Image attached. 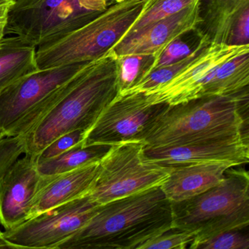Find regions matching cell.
Listing matches in <instances>:
<instances>
[{"instance_id":"9","label":"cell","mask_w":249,"mask_h":249,"mask_svg":"<svg viewBox=\"0 0 249 249\" xmlns=\"http://www.w3.org/2000/svg\"><path fill=\"white\" fill-rule=\"evenodd\" d=\"M99 206L88 194L2 232L16 249H57L62 242L73 235L91 219Z\"/></svg>"},{"instance_id":"23","label":"cell","mask_w":249,"mask_h":249,"mask_svg":"<svg viewBox=\"0 0 249 249\" xmlns=\"http://www.w3.org/2000/svg\"><path fill=\"white\" fill-rule=\"evenodd\" d=\"M249 227L221 231L202 242L196 249H249Z\"/></svg>"},{"instance_id":"17","label":"cell","mask_w":249,"mask_h":249,"mask_svg":"<svg viewBox=\"0 0 249 249\" xmlns=\"http://www.w3.org/2000/svg\"><path fill=\"white\" fill-rule=\"evenodd\" d=\"M170 167V175L160 187L170 202H178L216 186L231 166L226 163L200 162Z\"/></svg>"},{"instance_id":"25","label":"cell","mask_w":249,"mask_h":249,"mask_svg":"<svg viewBox=\"0 0 249 249\" xmlns=\"http://www.w3.org/2000/svg\"><path fill=\"white\" fill-rule=\"evenodd\" d=\"M86 132L82 129H78L61 135L36 156L37 161L55 158L71 148L83 143Z\"/></svg>"},{"instance_id":"21","label":"cell","mask_w":249,"mask_h":249,"mask_svg":"<svg viewBox=\"0 0 249 249\" xmlns=\"http://www.w3.org/2000/svg\"><path fill=\"white\" fill-rule=\"evenodd\" d=\"M196 1L199 0H151L146 9L130 27L124 37L138 33L156 21L180 12Z\"/></svg>"},{"instance_id":"4","label":"cell","mask_w":249,"mask_h":249,"mask_svg":"<svg viewBox=\"0 0 249 249\" xmlns=\"http://www.w3.org/2000/svg\"><path fill=\"white\" fill-rule=\"evenodd\" d=\"M172 228L195 233L189 249L221 231L249 227V176L240 166L227 169L224 178L206 192L171 202Z\"/></svg>"},{"instance_id":"16","label":"cell","mask_w":249,"mask_h":249,"mask_svg":"<svg viewBox=\"0 0 249 249\" xmlns=\"http://www.w3.org/2000/svg\"><path fill=\"white\" fill-rule=\"evenodd\" d=\"M100 170V161L59 174L41 176L30 218L88 195Z\"/></svg>"},{"instance_id":"20","label":"cell","mask_w":249,"mask_h":249,"mask_svg":"<svg viewBox=\"0 0 249 249\" xmlns=\"http://www.w3.org/2000/svg\"><path fill=\"white\" fill-rule=\"evenodd\" d=\"M208 43L202 39H199V43L192 53L183 58L181 60L157 68L151 72H147L143 75L133 87L119 94H134V93H145L161 84H164L167 81L178 75L180 72L186 69L194 60L196 56L200 53L201 51L208 46Z\"/></svg>"},{"instance_id":"3","label":"cell","mask_w":249,"mask_h":249,"mask_svg":"<svg viewBox=\"0 0 249 249\" xmlns=\"http://www.w3.org/2000/svg\"><path fill=\"white\" fill-rule=\"evenodd\" d=\"M119 91L118 56L111 49L100 59L87 64L68 94L24 136L25 154L36 157L68 132L78 129L87 132Z\"/></svg>"},{"instance_id":"1","label":"cell","mask_w":249,"mask_h":249,"mask_svg":"<svg viewBox=\"0 0 249 249\" xmlns=\"http://www.w3.org/2000/svg\"><path fill=\"white\" fill-rule=\"evenodd\" d=\"M172 226L171 202L157 186L100 205L57 249H138Z\"/></svg>"},{"instance_id":"15","label":"cell","mask_w":249,"mask_h":249,"mask_svg":"<svg viewBox=\"0 0 249 249\" xmlns=\"http://www.w3.org/2000/svg\"><path fill=\"white\" fill-rule=\"evenodd\" d=\"M199 1L124 37L112 50L117 56L142 55L156 57L173 40L196 29L200 22Z\"/></svg>"},{"instance_id":"26","label":"cell","mask_w":249,"mask_h":249,"mask_svg":"<svg viewBox=\"0 0 249 249\" xmlns=\"http://www.w3.org/2000/svg\"><path fill=\"white\" fill-rule=\"evenodd\" d=\"M25 153L24 136L5 137L0 139V178Z\"/></svg>"},{"instance_id":"29","label":"cell","mask_w":249,"mask_h":249,"mask_svg":"<svg viewBox=\"0 0 249 249\" xmlns=\"http://www.w3.org/2000/svg\"><path fill=\"white\" fill-rule=\"evenodd\" d=\"M11 5H5L0 8V41L5 36V27L8 22V10Z\"/></svg>"},{"instance_id":"2","label":"cell","mask_w":249,"mask_h":249,"mask_svg":"<svg viewBox=\"0 0 249 249\" xmlns=\"http://www.w3.org/2000/svg\"><path fill=\"white\" fill-rule=\"evenodd\" d=\"M249 87L169 105L147 131L145 146L189 145L241 136L249 140Z\"/></svg>"},{"instance_id":"12","label":"cell","mask_w":249,"mask_h":249,"mask_svg":"<svg viewBox=\"0 0 249 249\" xmlns=\"http://www.w3.org/2000/svg\"><path fill=\"white\" fill-rule=\"evenodd\" d=\"M36 156L24 154L0 178V225L14 228L30 219L41 175Z\"/></svg>"},{"instance_id":"8","label":"cell","mask_w":249,"mask_h":249,"mask_svg":"<svg viewBox=\"0 0 249 249\" xmlns=\"http://www.w3.org/2000/svg\"><path fill=\"white\" fill-rule=\"evenodd\" d=\"M100 13L84 9L78 0H14L5 36H18L37 47L80 28Z\"/></svg>"},{"instance_id":"19","label":"cell","mask_w":249,"mask_h":249,"mask_svg":"<svg viewBox=\"0 0 249 249\" xmlns=\"http://www.w3.org/2000/svg\"><path fill=\"white\" fill-rule=\"evenodd\" d=\"M112 145L79 144L55 158L37 161V168L41 176H51L71 171L90 163L100 161Z\"/></svg>"},{"instance_id":"31","label":"cell","mask_w":249,"mask_h":249,"mask_svg":"<svg viewBox=\"0 0 249 249\" xmlns=\"http://www.w3.org/2000/svg\"><path fill=\"white\" fill-rule=\"evenodd\" d=\"M14 2V0H0V8L5 5H11Z\"/></svg>"},{"instance_id":"22","label":"cell","mask_w":249,"mask_h":249,"mask_svg":"<svg viewBox=\"0 0 249 249\" xmlns=\"http://www.w3.org/2000/svg\"><path fill=\"white\" fill-rule=\"evenodd\" d=\"M154 57L142 55L118 56L119 94L133 87L148 71Z\"/></svg>"},{"instance_id":"10","label":"cell","mask_w":249,"mask_h":249,"mask_svg":"<svg viewBox=\"0 0 249 249\" xmlns=\"http://www.w3.org/2000/svg\"><path fill=\"white\" fill-rule=\"evenodd\" d=\"M168 106L149 103L144 93L118 94L86 132L83 145L143 142L150 126Z\"/></svg>"},{"instance_id":"18","label":"cell","mask_w":249,"mask_h":249,"mask_svg":"<svg viewBox=\"0 0 249 249\" xmlns=\"http://www.w3.org/2000/svg\"><path fill=\"white\" fill-rule=\"evenodd\" d=\"M37 47L18 36L0 41V91L30 74L39 71Z\"/></svg>"},{"instance_id":"30","label":"cell","mask_w":249,"mask_h":249,"mask_svg":"<svg viewBox=\"0 0 249 249\" xmlns=\"http://www.w3.org/2000/svg\"><path fill=\"white\" fill-rule=\"evenodd\" d=\"M0 249H16L15 246L5 239L3 232L0 231Z\"/></svg>"},{"instance_id":"32","label":"cell","mask_w":249,"mask_h":249,"mask_svg":"<svg viewBox=\"0 0 249 249\" xmlns=\"http://www.w3.org/2000/svg\"><path fill=\"white\" fill-rule=\"evenodd\" d=\"M120 1H122V0H106V2H107V6H109V5H112V4L120 2Z\"/></svg>"},{"instance_id":"6","label":"cell","mask_w":249,"mask_h":249,"mask_svg":"<svg viewBox=\"0 0 249 249\" xmlns=\"http://www.w3.org/2000/svg\"><path fill=\"white\" fill-rule=\"evenodd\" d=\"M89 62L39 70L0 91V129L6 137L30 133L71 91Z\"/></svg>"},{"instance_id":"5","label":"cell","mask_w":249,"mask_h":249,"mask_svg":"<svg viewBox=\"0 0 249 249\" xmlns=\"http://www.w3.org/2000/svg\"><path fill=\"white\" fill-rule=\"evenodd\" d=\"M151 0H122L83 25L37 46L38 70L100 59L122 40Z\"/></svg>"},{"instance_id":"13","label":"cell","mask_w":249,"mask_h":249,"mask_svg":"<svg viewBox=\"0 0 249 249\" xmlns=\"http://www.w3.org/2000/svg\"><path fill=\"white\" fill-rule=\"evenodd\" d=\"M249 140L238 136L189 145L145 146L143 156L147 161L162 165L221 162L235 167L249 162Z\"/></svg>"},{"instance_id":"14","label":"cell","mask_w":249,"mask_h":249,"mask_svg":"<svg viewBox=\"0 0 249 249\" xmlns=\"http://www.w3.org/2000/svg\"><path fill=\"white\" fill-rule=\"evenodd\" d=\"M195 30L208 44L249 45V0H200Z\"/></svg>"},{"instance_id":"11","label":"cell","mask_w":249,"mask_h":249,"mask_svg":"<svg viewBox=\"0 0 249 249\" xmlns=\"http://www.w3.org/2000/svg\"><path fill=\"white\" fill-rule=\"evenodd\" d=\"M249 52V45L227 46L211 43L178 75L144 94L149 103L178 104L205 97L216 70L224 62Z\"/></svg>"},{"instance_id":"28","label":"cell","mask_w":249,"mask_h":249,"mask_svg":"<svg viewBox=\"0 0 249 249\" xmlns=\"http://www.w3.org/2000/svg\"><path fill=\"white\" fill-rule=\"evenodd\" d=\"M81 8L94 12H103L107 8L106 0H78Z\"/></svg>"},{"instance_id":"7","label":"cell","mask_w":249,"mask_h":249,"mask_svg":"<svg viewBox=\"0 0 249 249\" xmlns=\"http://www.w3.org/2000/svg\"><path fill=\"white\" fill-rule=\"evenodd\" d=\"M145 143L130 141L112 145L100 161V170L89 195L99 205L160 186L171 167L147 161Z\"/></svg>"},{"instance_id":"33","label":"cell","mask_w":249,"mask_h":249,"mask_svg":"<svg viewBox=\"0 0 249 249\" xmlns=\"http://www.w3.org/2000/svg\"><path fill=\"white\" fill-rule=\"evenodd\" d=\"M6 137V135H5V134L4 133L3 131L2 130V129H0V139H2V138H5Z\"/></svg>"},{"instance_id":"24","label":"cell","mask_w":249,"mask_h":249,"mask_svg":"<svg viewBox=\"0 0 249 249\" xmlns=\"http://www.w3.org/2000/svg\"><path fill=\"white\" fill-rule=\"evenodd\" d=\"M195 236L194 232L172 228L142 243L138 249H189Z\"/></svg>"},{"instance_id":"27","label":"cell","mask_w":249,"mask_h":249,"mask_svg":"<svg viewBox=\"0 0 249 249\" xmlns=\"http://www.w3.org/2000/svg\"><path fill=\"white\" fill-rule=\"evenodd\" d=\"M192 51L186 43L182 41L180 37H178L167 45L158 56L154 57L152 64L148 67V71L145 74L157 68L176 63L189 56Z\"/></svg>"}]
</instances>
